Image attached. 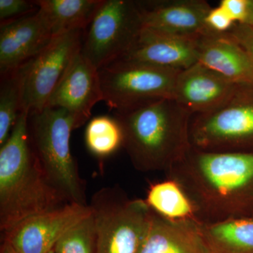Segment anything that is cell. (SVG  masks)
I'll list each match as a JSON object with an SVG mask.
<instances>
[{"instance_id": "5bb4252c", "label": "cell", "mask_w": 253, "mask_h": 253, "mask_svg": "<svg viewBox=\"0 0 253 253\" xmlns=\"http://www.w3.org/2000/svg\"><path fill=\"white\" fill-rule=\"evenodd\" d=\"M144 27L186 37L198 38L205 33L206 16L211 6L205 0L138 1Z\"/></svg>"}, {"instance_id": "277c9868", "label": "cell", "mask_w": 253, "mask_h": 253, "mask_svg": "<svg viewBox=\"0 0 253 253\" xmlns=\"http://www.w3.org/2000/svg\"><path fill=\"white\" fill-rule=\"evenodd\" d=\"M73 118L65 110L46 107L28 118L32 148L50 182L68 202L86 205V184L71 151Z\"/></svg>"}, {"instance_id": "8fae6325", "label": "cell", "mask_w": 253, "mask_h": 253, "mask_svg": "<svg viewBox=\"0 0 253 253\" xmlns=\"http://www.w3.org/2000/svg\"><path fill=\"white\" fill-rule=\"evenodd\" d=\"M103 100L99 70L80 51L55 88L46 107L65 110L77 129L89 120L93 107Z\"/></svg>"}, {"instance_id": "ba28073f", "label": "cell", "mask_w": 253, "mask_h": 253, "mask_svg": "<svg viewBox=\"0 0 253 253\" xmlns=\"http://www.w3.org/2000/svg\"><path fill=\"white\" fill-rule=\"evenodd\" d=\"M181 71L126 59L99 70L103 101L116 111L151 100L172 99Z\"/></svg>"}, {"instance_id": "603a6c76", "label": "cell", "mask_w": 253, "mask_h": 253, "mask_svg": "<svg viewBox=\"0 0 253 253\" xmlns=\"http://www.w3.org/2000/svg\"><path fill=\"white\" fill-rule=\"evenodd\" d=\"M96 225L92 212L66 231L57 241L54 253H96Z\"/></svg>"}, {"instance_id": "83f0119b", "label": "cell", "mask_w": 253, "mask_h": 253, "mask_svg": "<svg viewBox=\"0 0 253 253\" xmlns=\"http://www.w3.org/2000/svg\"><path fill=\"white\" fill-rule=\"evenodd\" d=\"M241 24L247 25L253 29V0H249V6H248V13L246 20L244 23Z\"/></svg>"}, {"instance_id": "4316f807", "label": "cell", "mask_w": 253, "mask_h": 253, "mask_svg": "<svg viewBox=\"0 0 253 253\" xmlns=\"http://www.w3.org/2000/svg\"><path fill=\"white\" fill-rule=\"evenodd\" d=\"M235 23H244L249 6V0H221L219 4Z\"/></svg>"}, {"instance_id": "8992f818", "label": "cell", "mask_w": 253, "mask_h": 253, "mask_svg": "<svg viewBox=\"0 0 253 253\" xmlns=\"http://www.w3.org/2000/svg\"><path fill=\"white\" fill-rule=\"evenodd\" d=\"M190 136L202 151L253 153V84H238L224 104L193 116Z\"/></svg>"}, {"instance_id": "f546056e", "label": "cell", "mask_w": 253, "mask_h": 253, "mask_svg": "<svg viewBox=\"0 0 253 253\" xmlns=\"http://www.w3.org/2000/svg\"><path fill=\"white\" fill-rule=\"evenodd\" d=\"M48 253H54V250H52V251H50V252H49Z\"/></svg>"}, {"instance_id": "7a4b0ae2", "label": "cell", "mask_w": 253, "mask_h": 253, "mask_svg": "<svg viewBox=\"0 0 253 253\" xmlns=\"http://www.w3.org/2000/svg\"><path fill=\"white\" fill-rule=\"evenodd\" d=\"M123 146L135 169L168 172L192 148L191 118L172 99L145 101L116 111Z\"/></svg>"}, {"instance_id": "6da1fadb", "label": "cell", "mask_w": 253, "mask_h": 253, "mask_svg": "<svg viewBox=\"0 0 253 253\" xmlns=\"http://www.w3.org/2000/svg\"><path fill=\"white\" fill-rule=\"evenodd\" d=\"M167 174L192 201L199 223L253 217V153L211 152L192 146Z\"/></svg>"}, {"instance_id": "484cf974", "label": "cell", "mask_w": 253, "mask_h": 253, "mask_svg": "<svg viewBox=\"0 0 253 253\" xmlns=\"http://www.w3.org/2000/svg\"><path fill=\"white\" fill-rule=\"evenodd\" d=\"M236 41L242 46L253 61V29L247 25L235 23L228 32Z\"/></svg>"}, {"instance_id": "f1b7e54d", "label": "cell", "mask_w": 253, "mask_h": 253, "mask_svg": "<svg viewBox=\"0 0 253 253\" xmlns=\"http://www.w3.org/2000/svg\"><path fill=\"white\" fill-rule=\"evenodd\" d=\"M0 253H16L14 252V250L11 249V246H9L7 243L2 241V244L1 246V249H0Z\"/></svg>"}, {"instance_id": "30bf717a", "label": "cell", "mask_w": 253, "mask_h": 253, "mask_svg": "<svg viewBox=\"0 0 253 253\" xmlns=\"http://www.w3.org/2000/svg\"><path fill=\"white\" fill-rule=\"evenodd\" d=\"M91 213L88 205L69 203L21 221L3 233L2 241L16 253H48L66 231Z\"/></svg>"}, {"instance_id": "4fadbf2b", "label": "cell", "mask_w": 253, "mask_h": 253, "mask_svg": "<svg viewBox=\"0 0 253 253\" xmlns=\"http://www.w3.org/2000/svg\"><path fill=\"white\" fill-rule=\"evenodd\" d=\"M52 33L39 11L0 26L1 78L14 73L52 41Z\"/></svg>"}, {"instance_id": "2e32d148", "label": "cell", "mask_w": 253, "mask_h": 253, "mask_svg": "<svg viewBox=\"0 0 253 253\" xmlns=\"http://www.w3.org/2000/svg\"><path fill=\"white\" fill-rule=\"evenodd\" d=\"M198 62L236 84H253V61L229 33L209 28L197 38Z\"/></svg>"}, {"instance_id": "9c48e42d", "label": "cell", "mask_w": 253, "mask_h": 253, "mask_svg": "<svg viewBox=\"0 0 253 253\" xmlns=\"http://www.w3.org/2000/svg\"><path fill=\"white\" fill-rule=\"evenodd\" d=\"M84 33L76 31L54 37L15 71L21 90V112L30 115L46 107L55 88L81 51Z\"/></svg>"}, {"instance_id": "7402d4cb", "label": "cell", "mask_w": 253, "mask_h": 253, "mask_svg": "<svg viewBox=\"0 0 253 253\" xmlns=\"http://www.w3.org/2000/svg\"><path fill=\"white\" fill-rule=\"evenodd\" d=\"M21 112V90L17 76L14 73L1 78L0 146L9 139Z\"/></svg>"}, {"instance_id": "7c38bea8", "label": "cell", "mask_w": 253, "mask_h": 253, "mask_svg": "<svg viewBox=\"0 0 253 253\" xmlns=\"http://www.w3.org/2000/svg\"><path fill=\"white\" fill-rule=\"evenodd\" d=\"M237 84L197 62L179 73L172 99L191 116L204 114L224 104Z\"/></svg>"}, {"instance_id": "d6986e66", "label": "cell", "mask_w": 253, "mask_h": 253, "mask_svg": "<svg viewBox=\"0 0 253 253\" xmlns=\"http://www.w3.org/2000/svg\"><path fill=\"white\" fill-rule=\"evenodd\" d=\"M199 229L211 253H253V217L200 223Z\"/></svg>"}, {"instance_id": "ac0fdd59", "label": "cell", "mask_w": 253, "mask_h": 253, "mask_svg": "<svg viewBox=\"0 0 253 253\" xmlns=\"http://www.w3.org/2000/svg\"><path fill=\"white\" fill-rule=\"evenodd\" d=\"M103 0H37L38 11L53 36L85 31Z\"/></svg>"}, {"instance_id": "cb8c5ba5", "label": "cell", "mask_w": 253, "mask_h": 253, "mask_svg": "<svg viewBox=\"0 0 253 253\" xmlns=\"http://www.w3.org/2000/svg\"><path fill=\"white\" fill-rule=\"evenodd\" d=\"M38 10L34 1L26 0H0V20L1 23L14 21Z\"/></svg>"}, {"instance_id": "52a82bcc", "label": "cell", "mask_w": 253, "mask_h": 253, "mask_svg": "<svg viewBox=\"0 0 253 253\" xmlns=\"http://www.w3.org/2000/svg\"><path fill=\"white\" fill-rule=\"evenodd\" d=\"M143 28L138 1L103 0L84 31L81 54L99 70L122 59Z\"/></svg>"}, {"instance_id": "ffe728a7", "label": "cell", "mask_w": 253, "mask_h": 253, "mask_svg": "<svg viewBox=\"0 0 253 253\" xmlns=\"http://www.w3.org/2000/svg\"><path fill=\"white\" fill-rule=\"evenodd\" d=\"M145 201L154 212L166 219L200 224L194 204L182 186L172 178L151 184Z\"/></svg>"}, {"instance_id": "d4e9b609", "label": "cell", "mask_w": 253, "mask_h": 253, "mask_svg": "<svg viewBox=\"0 0 253 253\" xmlns=\"http://www.w3.org/2000/svg\"><path fill=\"white\" fill-rule=\"evenodd\" d=\"M206 23L210 30L219 33H228L235 24L226 11L219 6L211 8L206 16Z\"/></svg>"}, {"instance_id": "e0dca14e", "label": "cell", "mask_w": 253, "mask_h": 253, "mask_svg": "<svg viewBox=\"0 0 253 253\" xmlns=\"http://www.w3.org/2000/svg\"><path fill=\"white\" fill-rule=\"evenodd\" d=\"M140 253H211L201 236L199 223L170 220L152 211Z\"/></svg>"}, {"instance_id": "9a60e30c", "label": "cell", "mask_w": 253, "mask_h": 253, "mask_svg": "<svg viewBox=\"0 0 253 253\" xmlns=\"http://www.w3.org/2000/svg\"><path fill=\"white\" fill-rule=\"evenodd\" d=\"M197 38L174 36L144 27L122 59L182 71L198 62Z\"/></svg>"}, {"instance_id": "44dd1931", "label": "cell", "mask_w": 253, "mask_h": 253, "mask_svg": "<svg viewBox=\"0 0 253 253\" xmlns=\"http://www.w3.org/2000/svg\"><path fill=\"white\" fill-rule=\"evenodd\" d=\"M84 139L91 154L98 157H107L123 146L122 129L116 118L97 116L88 123Z\"/></svg>"}, {"instance_id": "3957f363", "label": "cell", "mask_w": 253, "mask_h": 253, "mask_svg": "<svg viewBox=\"0 0 253 253\" xmlns=\"http://www.w3.org/2000/svg\"><path fill=\"white\" fill-rule=\"evenodd\" d=\"M27 112L18 116L0 149V230L65 206L67 200L51 184L30 140Z\"/></svg>"}, {"instance_id": "5b68a950", "label": "cell", "mask_w": 253, "mask_h": 253, "mask_svg": "<svg viewBox=\"0 0 253 253\" xmlns=\"http://www.w3.org/2000/svg\"><path fill=\"white\" fill-rule=\"evenodd\" d=\"M96 253H140L152 210L145 200L128 197L120 188L106 187L91 198Z\"/></svg>"}]
</instances>
